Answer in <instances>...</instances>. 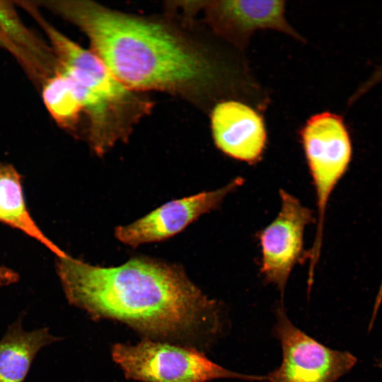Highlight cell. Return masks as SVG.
Returning <instances> with one entry per match:
<instances>
[{"label":"cell","instance_id":"cell-15","mask_svg":"<svg viewBox=\"0 0 382 382\" xmlns=\"http://www.w3.org/2000/svg\"><path fill=\"white\" fill-rule=\"evenodd\" d=\"M0 48L10 52L14 57H18V52L13 45L0 30Z\"/></svg>","mask_w":382,"mask_h":382},{"label":"cell","instance_id":"cell-3","mask_svg":"<svg viewBox=\"0 0 382 382\" xmlns=\"http://www.w3.org/2000/svg\"><path fill=\"white\" fill-rule=\"evenodd\" d=\"M42 29L50 42L57 68L73 81L87 122L86 139L98 156L127 140L136 124L152 108L141 93L120 82L101 60L52 25Z\"/></svg>","mask_w":382,"mask_h":382},{"label":"cell","instance_id":"cell-8","mask_svg":"<svg viewBox=\"0 0 382 382\" xmlns=\"http://www.w3.org/2000/svg\"><path fill=\"white\" fill-rule=\"evenodd\" d=\"M243 182L237 177L218 189L170 200L128 225L116 227L114 236L132 248L170 238L202 215L219 208L225 197Z\"/></svg>","mask_w":382,"mask_h":382},{"label":"cell","instance_id":"cell-12","mask_svg":"<svg viewBox=\"0 0 382 382\" xmlns=\"http://www.w3.org/2000/svg\"><path fill=\"white\" fill-rule=\"evenodd\" d=\"M57 340L47 328L28 332L13 324L0 340V382H23L37 352Z\"/></svg>","mask_w":382,"mask_h":382},{"label":"cell","instance_id":"cell-1","mask_svg":"<svg viewBox=\"0 0 382 382\" xmlns=\"http://www.w3.org/2000/svg\"><path fill=\"white\" fill-rule=\"evenodd\" d=\"M77 26L91 51L131 90L163 91L197 104L243 99L251 82L236 67L169 23L111 9L93 1H40Z\"/></svg>","mask_w":382,"mask_h":382},{"label":"cell","instance_id":"cell-7","mask_svg":"<svg viewBox=\"0 0 382 382\" xmlns=\"http://www.w3.org/2000/svg\"><path fill=\"white\" fill-rule=\"evenodd\" d=\"M281 208L276 218L258 234L262 260L260 273L284 295L294 266L304 260L303 233L314 221L313 212L294 195L279 190Z\"/></svg>","mask_w":382,"mask_h":382},{"label":"cell","instance_id":"cell-10","mask_svg":"<svg viewBox=\"0 0 382 382\" xmlns=\"http://www.w3.org/2000/svg\"><path fill=\"white\" fill-rule=\"evenodd\" d=\"M210 125L216 147L231 158L255 164L267 145V129L257 110L238 99H224L214 104Z\"/></svg>","mask_w":382,"mask_h":382},{"label":"cell","instance_id":"cell-5","mask_svg":"<svg viewBox=\"0 0 382 382\" xmlns=\"http://www.w3.org/2000/svg\"><path fill=\"white\" fill-rule=\"evenodd\" d=\"M299 134L316 190L317 226L322 228L330 195L351 162L352 141L343 118L329 111L311 116Z\"/></svg>","mask_w":382,"mask_h":382},{"label":"cell","instance_id":"cell-16","mask_svg":"<svg viewBox=\"0 0 382 382\" xmlns=\"http://www.w3.org/2000/svg\"><path fill=\"white\" fill-rule=\"evenodd\" d=\"M377 366L382 369V354L376 361Z\"/></svg>","mask_w":382,"mask_h":382},{"label":"cell","instance_id":"cell-6","mask_svg":"<svg viewBox=\"0 0 382 382\" xmlns=\"http://www.w3.org/2000/svg\"><path fill=\"white\" fill-rule=\"evenodd\" d=\"M274 333L282 361L266 376L270 382H335L357 363L350 352L328 347L298 328L282 305L276 310Z\"/></svg>","mask_w":382,"mask_h":382},{"label":"cell","instance_id":"cell-14","mask_svg":"<svg viewBox=\"0 0 382 382\" xmlns=\"http://www.w3.org/2000/svg\"><path fill=\"white\" fill-rule=\"evenodd\" d=\"M382 82V64L377 67L374 73L359 86L352 96L351 101H354L368 92L378 83Z\"/></svg>","mask_w":382,"mask_h":382},{"label":"cell","instance_id":"cell-9","mask_svg":"<svg viewBox=\"0 0 382 382\" xmlns=\"http://www.w3.org/2000/svg\"><path fill=\"white\" fill-rule=\"evenodd\" d=\"M284 1L219 0L200 1L205 21L221 38L243 50L257 31L272 30L297 40L304 39L285 17Z\"/></svg>","mask_w":382,"mask_h":382},{"label":"cell","instance_id":"cell-2","mask_svg":"<svg viewBox=\"0 0 382 382\" xmlns=\"http://www.w3.org/2000/svg\"><path fill=\"white\" fill-rule=\"evenodd\" d=\"M56 271L69 303L95 319L124 323L148 337L183 338L207 328L216 332L219 306L180 265L148 256L113 267L57 257Z\"/></svg>","mask_w":382,"mask_h":382},{"label":"cell","instance_id":"cell-13","mask_svg":"<svg viewBox=\"0 0 382 382\" xmlns=\"http://www.w3.org/2000/svg\"><path fill=\"white\" fill-rule=\"evenodd\" d=\"M42 98L52 118L64 129H75L83 116L72 80L58 69L43 82Z\"/></svg>","mask_w":382,"mask_h":382},{"label":"cell","instance_id":"cell-11","mask_svg":"<svg viewBox=\"0 0 382 382\" xmlns=\"http://www.w3.org/2000/svg\"><path fill=\"white\" fill-rule=\"evenodd\" d=\"M0 223L20 231L47 248L57 257L66 254L40 228L25 201L22 179L11 165L0 162Z\"/></svg>","mask_w":382,"mask_h":382},{"label":"cell","instance_id":"cell-4","mask_svg":"<svg viewBox=\"0 0 382 382\" xmlns=\"http://www.w3.org/2000/svg\"><path fill=\"white\" fill-rule=\"evenodd\" d=\"M111 353L127 378L141 382L266 380V376L243 374L225 369L195 348L150 340L136 345L117 343L112 346Z\"/></svg>","mask_w":382,"mask_h":382}]
</instances>
